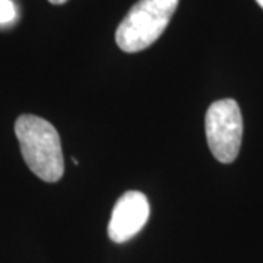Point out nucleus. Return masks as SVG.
Masks as SVG:
<instances>
[{
	"label": "nucleus",
	"mask_w": 263,
	"mask_h": 263,
	"mask_svg": "<svg viewBox=\"0 0 263 263\" xmlns=\"http://www.w3.org/2000/svg\"><path fill=\"white\" fill-rule=\"evenodd\" d=\"M15 133L24 160L38 179L47 183L62 179L65 160L60 136L51 123L32 114H24L15 123Z\"/></svg>",
	"instance_id": "f257e3e1"
},
{
	"label": "nucleus",
	"mask_w": 263,
	"mask_h": 263,
	"mask_svg": "<svg viewBox=\"0 0 263 263\" xmlns=\"http://www.w3.org/2000/svg\"><path fill=\"white\" fill-rule=\"evenodd\" d=\"M179 0H139L116 31V43L126 53L151 47L165 31Z\"/></svg>",
	"instance_id": "f03ea898"
},
{
	"label": "nucleus",
	"mask_w": 263,
	"mask_h": 263,
	"mask_svg": "<svg viewBox=\"0 0 263 263\" xmlns=\"http://www.w3.org/2000/svg\"><path fill=\"white\" fill-rule=\"evenodd\" d=\"M208 146L222 164L237 158L243 139V117L234 100L227 98L211 104L205 119Z\"/></svg>",
	"instance_id": "7ed1b4c3"
},
{
	"label": "nucleus",
	"mask_w": 263,
	"mask_h": 263,
	"mask_svg": "<svg viewBox=\"0 0 263 263\" xmlns=\"http://www.w3.org/2000/svg\"><path fill=\"white\" fill-rule=\"evenodd\" d=\"M148 218L149 202L146 196L136 190L126 192L113 208L108 237L114 243H126L145 227Z\"/></svg>",
	"instance_id": "20e7f679"
},
{
	"label": "nucleus",
	"mask_w": 263,
	"mask_h": 263,
	"mask_svg": "<svg viewBox=\"0 0 263 263\" xmlns=\"http://www.w3.org/2000/svg\"><path fill=\"white\" fill-rule=\"evenodd\" d=\"M16 6L12 0H0V25L12 24L16 19Z\"/></svg>",
	"instance_id": "39448f33"
},
{
	"label": "nucleus",
	"mask_w": 263,
	"mask_h": 263,
	"mask_svg": "<svg viewBox=\"0 0 263 263\" xmlns=\"http://www.w3.org/2000/svg\"><path fill=\"white\" fill-rule=\"evenodd\" d=\"M50 3H53V5H63V3H66L67 0H48Z\"/></svg>",
	"instance_id": "423d86ee"
},
{
	"label": "nucleus",
	"mask_w": 263,
	"mask_h": 263,
	"mask_svg": "<svg viewBox=\"0 0 263 263\" xmlns=\"http://www.w3.org/2000/svg\"><path fill=\"white\" fill-rule=\"evenodd\" d=\"M256 2L259 3V6H260V8H262V9H263V0H256Z\"/></svg>",
	"instance_id": "0eeeda50"
}]
</instances>
